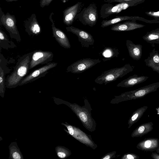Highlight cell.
<instances>
[{"mask_svg":"<svg viewBox=\"0 0 159 159\" xmlns=\"http://www.w3.org/2000/svg\"><path fill=\"white\" fill-rule=\"evenodd\" d=\"M57 105L64 104L68 107L75 114L83 126L88 131L93 132L96 129L97 124L92 116V110L91 105L87 99L84 101V105L81 106L75 103H71L62 99L53 97Z\"/></svg>","mask_w":159,"mask_h":159,"instance_id":"cell-1","label":"cell"},{"mask_svg":"<svg viewBox=\"0 0 159 159\" xmlns=\"http://www.w3.org/2000/svg\"><path fill=\"white\" fill-rule=\"evenodd\" d=\"M32 54V52L27 53L19 59L13 71L6 78V87L11 89L19 86L20 82L27 74L30 70Z\"/></svg>","mask_w":159,"mask_h":159,"instance_id":"cell-2","label":"cell"},{"mask_svg":"<svg viewBox=\"0 0 159 159\" xmlns=\"http://www.w3.org/2000/svg\"><path fill=\"white\" fill-rule=\"evenodd\" d=\"M159 88V82L153 83L138 89L124 92L115 96L110 101L112 104L143 98L151 93L156 91Z\"/></svg>","mask_w":159,"mask_h":159,"instance_id":"cell-3","label":"cell"},{"mask_svg":"<svg viewBox=\"0 0 159 159\" xmlns=\"http://www.w3.org/2000/svg\"><path fill=\"white\" fill-rule=\"evenodd\" d=\"M133 70V68L129 64L120 67L115 68L103 72L94 80L98 84L106 85L122 78Z\"/></svg>","mask_w":159,"mask_h":159,"instance_id":"cell-4","label":"cell"},{"mask_svg":"<svg viewBox=\"0 0 159 159\" xmlns=\"http://www.w3.org/2000/svg\"><path fill=\"white\" fill-rule=\"evenodd\" d=\"M67 129L64 130L67 134L70 135L81 143L93 149H96L98 146L92 140L91 135L86 133L76 126L69 124L67 122L62 123Z\"/></svg>","mask_w":159,"mask_h":159,"instance_id":"cell-5","label":"cell"},{"mask_svg":"<svg viewBox=\"0 0 159 159\" xmlns=\"http://www.w3.org/2000/svg\"><path fill=\"white\" fill-rule=\"evenodd\" d=\"M16 24L15 16L8 12L5 14L0 7V25L4 27L11 38L15 39L18 42H20L21 39Z\"/></svg>","mask_w":159,"mask_h":159,"instance_id":"cell-6","label":"cell"},{"mask_svg":"<svg viewBox=\"0 0 159 159\" xmlns=\"http://www.w3.org/2000/svg\"><path fill=\"white\" fill-rule=\"evenodd\" d=\"M98 18L97 5L93 3L82 10L78 19L83 25L92 27L96 24Z\"/></svg>","mask_w":159,"mask_h":159,"instance_id":"cell-7","label":"cell"},{"mask_svg":"<svg viewBox=\"0 0 159 159\" xmlns=\"http://www.w3.org/2000/svg\"><path fill=\"white\" fill-rule=\"evenodd\" d=\"M101 61L99 59L83 58L74 62L69 66L66 71L74 74L81 73L89 69Z\"/></svg>","mask_w":159,"mask_h":159,"instance_id":"cell-8","label":"cell"},{"mask_svg":"<svg viewBox=\"0 0 159 159\" xmlns=\"http://www.w3.org/2000/svg\"><path fill=\"white\" fill-rule=\"evenodd\" d=\"M57 64V63L55 62H50L32 71L21 80L19 86L32 82L41 77L45 76L49 70L55 67Z\"/></svg>","mask_w":159,"mask_h":159,"instance_id":"cell-9","label":"cell"},{"mask_svg":"<svg viewBox=\"0 0 159 159\" xmlns=\"http://www.w3.org/2000/svg\"><path fill=\"white\" fill-rule=\"evenodd\" d=\"M53 57V54L51 52L36 50L32 52L30 62V70L37 65L51 62Z\"/></svg>","mask_w":159,"mask_h":159,"instance_id":"cell-10","label":"cell"},{"mask_svg":"<svg viewBox=\"0 0 159 159\" xmlns=\"http://www.w3.org/2000/svg\"><path fill=\"white\" fill-rule=\"evenodd\" d=\"M84 5L82 2H78L65 9L63 11V23L68 26L71 25L78 19L79 15Z\"/></svg>","mask_w":159,"mask_h":159,"instance_id":"cell-11","label":"cell"},{"mask_svg":"<svg viewBox=\"0 0 159 159\" xmlns=\"http://www.w3.org/2000/svg\"><path fill=\"white\" fill-rule=\"evenodd\" d=\"M66 29L77 36L82 47L88 48L93 45L94 40L93 36L86 31L71 26L66 27Z\"/></svg>","mask_w":159,"mask_h":159,"instance_id":"cell-12","label":"cell"},{"mask_svg":"<svg viewBox=\"0 0 159 159\" xmlns=\"http://www.w3.org/2000/svg\"><path fill=\"white\" fill-rule=\"evenodd\" d=\"M129 6L127 2L118 3L115 5L109 3L104 4L100 10V16L102 19L107 18L111 15L120 12L126 9Z\"/></svg>","mask_w":159,"mask_h":159,"instance_id":"cell-13","label":"cell"},{"mask_svg":"<svg viewBox=\"0 0 159 159\" xmlns=\"http://www.w3.org/2000/svg\"><path fill=\"white\" fill-rule=\"evenodd\" d=\"M54 15L52 12L49 16V19L52 23V29L53 37L59 45L65 48L69 49L71 48V45L69 39L66 34L61 30L56 27L52 18V16Z\"/></svg>","mask_w":159,"mask_h":159,"instance_id":"cell-14","label":"cell"},{"mask_svg":"<svg viewBox=\"0 0 159 159\" xmlns=\"http://www.w3.org/2000/svg\"><path fill=\"white\" fill-rule=\"evenodd\" d=\"M24 25L25 31L29 35H38L41 32V27L34 13L24 21Z\"/></svg>","mask_w":159,"mask_h":159,"instance_id":"cell-15","label":"cell"},{"mask_svg":"<svg viewBox=\"0 0 159 159\" xmlns=\"http://www.w3.org/2000/svg\"><path fill=\"white\" fill-rule=\"evenodd\" d=\"M137 148L145 152L156 151L159 153V139L149 138H145L139 142L136 146Z\"/></svg>","mask_w":159,"mask_h":159,"instance_id":"cell-16","label":"cell"},{"mask_svg":"<svg viewBox=\"0 0 159 159\" xmlns=\"http://www.w3.org/2000/svg\"><path fill=\"white\" fill-rule=\"evenodd\" d=\"M148 78V77L147 76H139L135 74L122 81L116 86L123 88L132 87L145 81Z\"/></svg>","mask_w":159,"mask_h":159,"instance_id":"cell-17","label":"cell"},{"mask_svg":"<svg viewBox=\"0 0 159 159\" xmlns=\"http://www.w3.org/2000/svg\"><path fill=\"white\" fill-rule=\"evenodd\" d=\"M126 44L130 57L134 60H139L142 56V46L129 40H126Z\"/></svg>","mask_w":159,"mask_h":159,"instance_id":"cell-18","label":"cell"},{"mask_svg":"<svg viewBox=\"0 0 159 159\" xmlns=\"http://www.w3.org/2000/svg\"><path fill=\"white\" fill-rule=\"evenodd\" d=\"M144 61L146 66L159 74V53L155 48L153 49Z\"/></svg>","mask_w":159,"mask_h":159,"instance_id":"cell-19","label":"cell"},{"mask_svg":"<svg viewBox=\"0 0 159 159\" xmlns=\"http://www.w3.org/2000/svg\"><path fill=\"white\" fill-rule=\"evenodd\" d=\"M153 125L152 122L141 124L133 131L131 134V137H142L151 132L153 129Z\"/></svg>","mask_w":159,"mask_h":159,"instance_id":"cell-20","label":"cell"},{"mask_svg":"<svg viewBox=\"0 0 159 159\" xmlns=\"http://www.w3.org/2000/svg\"><path fill=\"white\" fill-rule=\"evenodd\" d=\"M148 107L147 106L141 107L133 112L128 121V129L130 128L133 124L140 120L147 110Z\"/></svg>","mask_w":159,"mask_h":159,"instance_id":"cell-21","label":"cell"},{"mask_svg":"<svg viewBox=\"0 0 159 159\" xmlns=\"http://www.w3.org/2000/svg\"><path fill=\"white\" fill-rule=\"evenodd\" d=\"M9 159H24L23 156L16 142H12L9 146Z\"/></svg>","mask_w":159,"mask_h":159,"instance_id":"cell-22","label":"cell"},{"mask_svg":"<svg viewBox=\"0 0 159 159\" xmlns=\"http://www.w3.org/2000/svg\"><path fill=\"white\" fill-rule=\"evenodd\" d=\"M138 28L135 24L130 22L117 23L113 25L111 30L116 31H124L131 30Z\"/></svg>","mask_w":159,"mask_h":159,"instance_id":"cell-23","label":"cell"},{"mask_svg":"<svg viewBox=\"0 0 159 159\" xmlns=\"http://www.w3.org/2000/svg\"><path fill=\"white\" fill-rule=\"evenodd\" d=\"M0 46L1 48L7 50L16 47L15 43L10 41L6 33L0 30Z\"/></svg>","mask_w":159,"mask_h":159,"instance_id":"cell-24","label":"cell"},{"mask_svg":"<svg viewBox=\"0 0 159 159\" xmlns=\"http://www.w3.org/2000/svg\"><path fill=\"white\" fill-rule=\"evenodd\" d=\"M119 54V51L117 48L110 47L104 48L102 53L104 59V61H107L113 57H117Z\"/></svg>","mask_w":159,"mask_h":159,"instance_id":"cell-25","label":"cell"},{"mask_svg":"<svg viewBox=\"0 0 159 159\" xmlns=\"http://www.w3.org/2000/svg\"><path fill=\"white\" fill-rule=\"evenodd\" d=\"M143 38L145 41L151 44H159V30L149 33L144 36Z\"/></svg>","mask_w":159,"mask_h":159,"instance_id":"cell-26","label":"cell"},{"mask_svg":"<svg viewBox=\"0 0 159 159\" xmlns=\"http://www.w3.org/2000/svg\"><path fill=\"white\" fill-rule=\"evenodd\" d=\"M56 154L60 158L65 159L71 154L70 150L67 148L61 146H57L55 148Z\"/></svg>","mask_w":159,"mask_h":159,"instance_id":"cell-27","label":"cell"},{"mask_svg":"<svg viewBox=\"0 0 159 159\" xmlns=\"http://www.w3.org/2000/svg\"><path fill=\"white\" fill-rule=\"evenodd\" d=\"M4 70L1 66H0V96L3 98L4 96L6 89V80Z\"/></svg>","mask_w":159,"mask_h":159,"instance_id":"cell-28","label":"cell"},{"mask_svg":"<svg viewBox=\"0 0 159 159\" xmlns=\"http://www.w3.org/2000/svg\"><path fill=\"white\" fill-rule=\"evenodd\" d=\"M139 157L137 155L131 153L124 154L121 158V159H139Z\"/></svg>","mask_w":159,"mask_h":159,"instance_id":"cell-29","label":"cell"},{"mask_svg":"<svg viewBox=\"0 0 159 159\" xmlns=\"http://www.w3.org/2000/svg\"><path fill=\"white\" fill-rule=\"evenodd\" d=\"M116 152L115 151L108 152L102 157L101 159H111L115 158L116 157H119L120 156V155H119L116 156Z\"/></svg>","mask_w":159,"mask_h":159,"instance_id":"cell-30","label":"cell"},{"mask_svg":"<svg viewBox=\"0 0 159 159\" xmlns=\"http://www.w3.org/2000/svg\"><path fill=\"white\" fill-rule=\"evenodd\" d=\"M52 1L53 0H40L39 2L40 6L42 8L48 6Z\"/></svg>","mask_w":159,"mask_h":159,"instance_id":"cell-31","label":"cell"},{"mask_svg":"<svg viewBox=\"0 0 159 159\" xmlns=\"http://www.w3.org/2000/svg\"><path fill=\"white\" fill-rule=\"evenodd\" d=\"M151 157L154 159H159V154L156 152H152Z\"/></svg>","mask_w":159,"mask_h":159,"instance_id":"cell-32","label":"cell"},{"mask_svg":"<svg viewBox=\"0 0 159 159\" xmlns=\"http://www.w3.org/2000/svg\"><path fill=\"white\" fill-rule=\"evenodd\" d=\"M19 0H6V1L8 2H12L13 1H16Z\"/></svg>","mask_w":159,"mask_h":159,"instance_id":"cell-33","label":"cell"},{"mask_svg":"<svg viewBox=\"0 0 159 159\" xmlns=\"http://www.w3.org/2000/svg\"><path fill=\"white\" fill-rule=\"evenodd\" d=\"M61 2L63 3H65L68 1L69 0H61Z\"/></svg>","mask_w":159,"mask_h":159,"instance_id":"cell-34","label":"cell"},{"mask_svg":"<svg viewBox=\"0 0 159 159\" xmlns=\"http://www.w3.org/2000/svg\"><path fill=\"white\" fill-rule=\"evenodd\" d=\"M156 110L157 112V114L159 115V107L156 108Z\"/></svg>","mask_w":159,"mask_h":159,"instance_id":"cell-35","label":"cell"}]
</instances>
